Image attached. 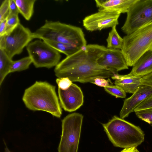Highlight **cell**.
<instances>
[{
  "mask_svg": "<svg viewBox=\"0 0 152 152\" xmlns=\"http://www.w3.org/2000/svg\"><path fill=\"white\" fill-rule=\"evenodd\" d=\"M107 48L97 44L87 45L60 62L54 69L56 76L83 83H92L97 78L112 77L117 73L99 66L97 62Z\"/></svg>",
  "mask_w": 152,
  "mask_h": 152,
  "instance_id": "6da1fadb",
  "label": "cell"
},
{
  "mask_svg": "<svg viewBox=\"0 0 152 152\" xmlns=\"http://www.w3.org/2000/svg\"><path fill=\"white\" fill-rule=\"evenodd\" d=\"M22 100L31 110L44 111L58 118L62 115L56 87L47 82L36 81L25 90Z\"/></svg>",
  "mask_w": 152,
  "mask_h": 152,
  "instance_id": "7a4b0ae2",
  "label": "cell"
},
{
  "mask_svg": "<svg viewBox=\"0 0 152 152\" xmlns=\"http://www.w3.org/2000/svg\"><path fill=\"white\" fill-rule=\"evenodd\" d=\"M33 36L34 39L63 43L81 48L87 45L81 28L59 21L46 20L43 26L33 32Z\"/></svg>",
  "mask_w": 152,
  "mask_h": 152,
  "instance_id": "3957f363",
  "label": "cell"
},
{
  "mask_svg": "<svg viewBox=\"0 0 152 152\" xmlns=\"http://www.w3.org/2000/svg\"><path fill=\"white\" fill-rule=\"evenodd\" d=\"M102 125L115 146L124 148H136L144 140V133L139 126L116 115Z\"/></svg>",
  "mask_w": 152,
  "mask_h": 152,
  "instance_id": "277c9868",
  "label": "cell"
},
{
  "mask_svg": "<svg viewBox=\"0 0 152 152\" xmlns=\"http://www.w3.org/2000/svg\"><path fill=\"white\" fill-rule=\"evenodd\" d=\"M123 38L121 50L128 66H132L142 55L152 49V22Z\"/></svg>",
  "mask_w": 152,
  "mask_h": 152,
  "instance_id": "5b68a950",
  "label": "cell"
},
{
  "mask_svg": "<svg viewBox=\"0 0 152 152\" xmlns=\"http://www.w3.org/2000/svg\"><path fill=\"white\" fill-rule=\"evenodd\" d=\"M83 118L81 114L75 113L62 120L58 152H77Z\"/></svg>",
  "mask_w": 152,
  "mask_h": 152,
  "instance_id": "8992f818",
  "label": "cell"
},
{
  "mask_svg": "<svg viewBox=\"0 0 152 152\" xmlns=\"http://www.w3.org/2000/svg\"><path fill=\"white\" fill-rule=\"evenodd\" d=\"M33 39V32L20 23L10 31L0 37V49L12 59L22 53Z\"/></svg>",
  "mask_w": 152,
  "mask_h": 152,
  "instance_id": "52a82bcc",
  "label": "cell"
},
{
  "mask_svg": "<svg viewBox=\"0 0 152 152\" xmlns=\"http://www.w3.org/2000/svg\"><path fill=\"white\" fill-rule=\"evenodd\" d=\"M127 14L121 29L128 35L152 22V0H136Z\"/></svg>",
  "mask_w": 152,
  "mask_h": 152,
  "instance_id": "ba28073f",
  "label": "cell"
},
{
  "mask_svg": "<svg viewBox=\"0 0 152 152\" xmlns=\"http://www.w3.org/2000/svg\"><path fill=\"white\" fill-rule=\"evenodd\" d=\"M26 48L28 56L36 68H50L60 62L61 56L60 52L43 40L31 42Z\"/></svg>",
  "mask_w": 152,
  "mask_h": 152,
  "instance_id": "9c48e42d",
  "label": "cell"
},
{
  "mask_svg": "<svg viewBox=\"0 0 152 152\" xmlns=\"http://www.w3.org/2000/svg\"><path fill=\"white\" fill-rule=\"evenodd\" d=\"M121 13L105 10L98 11L85 17L83 20V25L87 30L93 31L116 26Z\"/></svg>",
  "mask_w": 152,
  "mask_h": 152,
  "instance_id": "30bf717a",
  "label": "cell"
},
{
  "mask_svg": "<svg viewBox=\"0 0 152 152\" xmlns=\"http://www.w3.org/2000/svg\"><path fill=\"white\" fill-rule=\"evenodd\" d=\"M60 104L66 111L72 112L79 108L84 102V96L80 88L72 83L66 90L58 88Z\"/></svg>",
  "mask_w": 152,
  "mask_h": 152,
  "instance_id": "8fae6325",
  "label": "cell"
},
{
  "mask_svg": "<svg viewBox=\"0 0 152 152\" xmlns=\"http://www.w3.org/2000/svg\"><path fill=\"white\" fill-rule=\"evenodd\" d=\"M100 66L109 69L115 73L128 69V66L121 50L107 48L97 61Z\"/></svg>",
  "mask_w": 152,
  "mask_h": 152,
  "instance_id": "7c38bea8",
  "label": "cell"
},
{
  "mask_svg": "<svg viewBox=\"0 0 152 152\" xmlns=\"http://www.w3.org/2000/svg\"><path fill=\"white\" fill-rule=\"evenodd\" d=\"M152 96V87L141 84L130 97L125 99L120 113V118L124 119L145 100Z\"/></svg>",
  "mask_w": 152,
  "mask_h": 152,
  "instance_id": "4fadbf2b",
  "label": "cell"
},
{
  "mask_svg": "<svg viewBox=\"0 0 152 152\" xmlns=\"http://www.w3.org/2000/svg\"><path fill=\"white\" fill-rule=\"evenodd\" d=\"M129 77H142L152 73V49L144 53L132 66Z\"/></svg>",
  "mask_w": 152,
  "mask_h": 152,
  "instance_id": "5bb4252c",
  "label": "cell"
},
{
  "mask_svg": "<svg viewBox=\"0 0 152 152\" xmlns=\"http://www.w3.org/2000/svg\"><path fill=\"white\" fill-rule=\"evenodd\" d=\"M136 0H96L98 10H105L120 13H127Z\"/></svg>",
  "mask_w": 152,
  "mask_h": 152,
  "instance_id": "9a60e30c",
  "label": "cell"
},
{
  "mask_svg": "<svg viewBox=\"0 0 152 152\" xmlns=\"http://www.w3.org/2000/svg\"><path fill=\"white\" fill-rule=\"evenodd\" d=\"M115 80L114 84L122 88L126 92L133 94L141 85V77H129L126 75L115 74L111 77Z\"/></svg>",
  "mask_w": 152,
  "mask_h": 152,
  "instance_id": "2e32d148",
  "label": "cell"
},
{
  "mask_svg": "<svg viewBox=\"0 0 152 152\" xmlns=\"http://www.w3.org/2000/svg\"><path fill=\"white\" fill-rule=\"evenodd\" d=\"M19 13L27 20H29L34 13L36 0H14Z\"/></svg>",
  "mask_w": 152,
  "mask_h": 152,
  "instance_id": "e0dca14e",
  "label": "cell"
},
{
  "mask_svg": "<svg viewBox=\"0 0 152 152\" xmlns=\"http://www.w3.org/2000/svg\"><path fill=\"white\" fill-rule=\"evenodd\" d=\"M107 48L112 49L121 50L123 45V38L119 35L116 29V26L112 28L106 39Z\"/></svg>",
  "mask_w": 152,
  "mask_h": 152,
  "instance_id": "ac0fdd59",
  "label": "cell"
},
{
  "mask_svg": "<svg viewBox=\"0 0 152 152\" xmlns=\"http://www.w3.org/2000/svg\"><path fill=\"white\" fill-rule=\"evenodd\" d=\"M43 40L59 52L65 54L66 56L73 54L82 49L71 45L63 43L47 40Z\"/></svg>",
  "mask_w": 152,
  "mask_h": 152,
  "instance_id": "d6986e66",
  "label": "cell"
},
{
  "mask_svg": "<svg viewBox=\"0 0 152 152\" xmlns=\"http://www.w3.org/2000/svg\"><path fill=\"white\" fill-rule=\"evenodd\" d=\"M13 60L0 49V85L9 73Z\"/></svg>",
  "mask_w": 152,
  "mask_h": 152,
  "instance_id": "ffe728a7",
  "label": "cell"
},
{
  "mask_svg": "<svg viewBox=\"0 0 152 152\" xmlns=\"http://www.w3.org/2000/svg\"><path fill=\"white\" fill-rule=\"evenodd\" d=\"M32 63V60L29 56L24 57L18 60L13 61L10 73L25 70L29 68Z\"/></svg>",
  "mask_w": 152,
  "mask_h": 152,
  "instance_id": "44dd1931",
  "label": "cell"
},
{
  "mask_svg": "<svg viewBox=\"0 0 152 152\" xmlns=\"http://www.w3.org/2000/svg\"><path fill=\"white\" fill-rule=\"evenodd\" d=\"M104 88L106 91L116 97L124 98L126 97V92L118 85H110Z\"/></svg>",
  "mask_w": 152,
  "mask_h": 152,
  "instance_id": "7402d4cb",
  "label": "cell"
},
{
  "mask_svg": "<svg viewBox=\"0 0 152 152\" xmlns=\"http://www.w3.org/2000/svg\"><path fill=\"white\" fill-rule=\"evenodd\" d=\"M137 117L152 126V108L134 112Z\"/></svg>",
  "mask_w": 152,
  "mask_h": 152,
  "instance_id": "603a6c76",
  "label": "cell"
},
{
  "mask_svg": "<svg viewBox=\"0 0 152 152\" xmlns=\"http://www.w3.org/2000/svg\"><path fill=\"white\" fill-rule=\"evenodd\" d=\"M20 22L18 15H14L8 17L7 19L6 34L14 29Z\"/></svg>",
  "mask_w": 152,
  "mask_h": 152,
  "instance_id": "cb8c5ba5",
  "label": "cell"
},
{
  "mask_svg": "<svg viewBox=\"0 0 152 152\" xmlns=\"http://www.w3.org/2000/svg\"><path fill=\"white\" fill-rule=\"evenodd\" d=\"M9 0H5L0 7V22L7 19L9 14Z\"/></svg>",
  "mask_w": 152,
  "mask_h": 152,
  "instance_id": "d4e9b609",
  "label": "cell"
},
{
  "mask_svg": "<svg viewBox=\"0 0 152 152\" xmlns=\"http://www.w3.org/2000/svg\"><path fill=\"white\" fill-rule=\"evenodd\" d=\"M56 82L58 88L64 90L68 89L72 83V82L66 77L57 78Z\"/></svg>",
  "mask_w": 152,
  "mask_h": 152,
  "instance_id": "484cf974",
  "label": "cell"
},
{
  "mask_svg": "<svg viewBox=\"0 0 152 152\" xmlns=\"http://www.w3.org/2000/svg\"><path fill=\"white\" fill-rule=\"evenodd\" d=\"M152 108V96L145 100L135 109L134 112Z\"/></svg>",
  "mask_w": 152,
  "mask_h": 152,
  "instance_id": "4316f807",
  "label": "cell"
},
{
  "mask_svg": "<svg viewBox=\"0 0 152 152\" xmlns=\"http://www.w3.org/2000/svg\"><path fill=\"white\" fill-rule=\"evenodd\" d=\"M109 83L112 84L109 79L107 80L103 78L99 77L95 78L92 83L99 86L104 88L110 85Z\"/></svg>",
  "mask_w": 152,
  "mask_h": 152,
  "instance_id": "83f0119b",
  "label": "cell"
},
{
  "mask_svg": "<svg viewBox=\"0 0 152 152\" xmlns=\"http://www.w3.org/2000/svg\"><path fill=\"white\" fill-rule=\"evenodd\" d=\"M19 13L18 8L14 0H9V11L8 18L13 15H18Z\"/></svg>",
  "mask_w": 152,
  "mask_h": 152,
  "instance_id": "f1b7e54d",
  "label": "cell"
},
{
  "mask_svg": "<svg viewBox=\"0 0 152 152\" xmlns=\"http://www.w3.org/2000/svg\"><path fill=\"white\" fill-rule=\"evenodd\" d=\"M141 83L142 85L152 87V75L149 74L141 78Z\"/></svg>",
  "mask_w": 152,
  "mask_h": 152,
  "instance_id": "f546056e",
  "label": "cell"
},
{
  "mask_svg": "<svg viewBox=\"0 0 152 152\" xmlns=\"http://www.w3.org/2000/svg\"><path fill=\"white\" fill-rule=\"evenodd\" d=\"M7 19L0 22V37L6 34Z\"/></svg>",
  "mask_w": 152,
  "mask_h": 152,
  "instance_id": "4dcf8cb0",
  "label": "cell"
},
{
  "mask_svg": "<svg viewBox=\"0 0 152 152\" xmlns=\"http://www.w3.org/2000/svg\"><path fill=\"white\" fill-rule=\"evenodd\" d=\"M120 152H140L136 147L124 148Z\"/></svg>",
  "mask_w": 152,
  "mask_h": 152,
  "instance_id": "1f68e13d",
  "label": "cell"
},
{
  "mask_svg": "<svg viewBox=\"0 0 152 152\" xmlns=\"http://www.w3.org/2000/svg\"><path fill=\"white\" fill-rule=\"evenodd\" d=\"M5 152H11L10 150L7 147H6L5 149Z\"/></svg>",
  "mask_w": 152,
  "mask_h": 152,
  "instance_id": "d6a6232c",
  "label": "cell"
}]
</instances>
